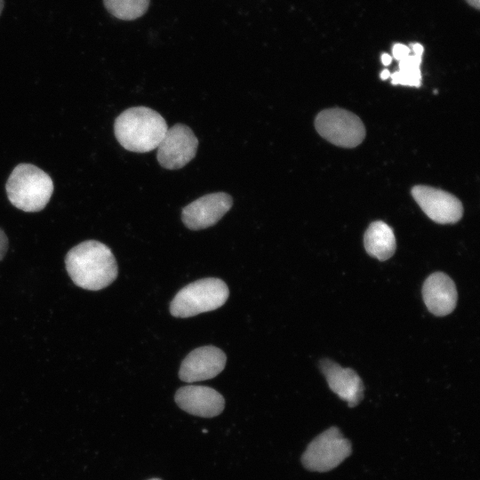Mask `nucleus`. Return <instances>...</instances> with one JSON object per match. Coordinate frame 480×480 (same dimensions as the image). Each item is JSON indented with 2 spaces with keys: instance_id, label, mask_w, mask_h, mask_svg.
Listing matches in <instances>:
<instances>
[{
  "instance_id": "b1692460",
  "label": "nucleus",
  "mask_w": 480,
  "mask_h": 480,
  "mask_svg": "<svg viewBox=\"0 0 480 480\" xmlns=\"http://www.w3.org/2000/svg\"><path fill=\"white\" fill-rule=\"evenodd\" d=\"M148 480H161L159 478H151V479H148Z\"/></svg>"
},
{
  "instance_id": "0eeeda50",
  "label": "nucleus",
  "mask_w": 480,
  "mask_h": 480,
  "mask_svg": "<svg viewBox=\"0 0 480 480\" xmlns=\"http://www.w3.org/2000/svg\"><path fill=\"white\" fill-rule=\"evenodd\" d=\"M198 140L193 131L183 124L167 129L157 148L159 164L168 170L184 167L196 156Z\"/></svg>"
},
{
  "instance_id": "1a4fd4ad",
  "label": "nucleus",
  "mask_w": 480,
  "mask_h": 480,
  "mask_svg": "<svg viewBox=\"0 0 480 480\" xmlns=\"http://www.w3.org/2000/svg\"><path fill=\"white\" fill-rule=\"evenodd\" d=\"M233 199L224 192L203 196L183 208L181 218L191 230L204 229L216 224L232 207Z\"/></svg>"
},
{
  "instance_id": "4468645a",
  "label": "nucleus",
  "mask_w": 480,
  "mask_h": 480,
  "mask_svg": "<svg viewBox=\"0 0 480 480\" xmlns=\"http://www.w3.org/2000/svg\"><path fill=\"white\" fill-rule=\"evenodd\" d=\"M364 244L368 254L380 260L389 259L396 251L393 229L380 220L370 224L364 233Z\"/></svg>"
},
{
  "instance_id": "423d86ee",
  "label": "nucleus",
  "mask_w": 480,
  "mask_h": 480,
  "mask_svg": "<svg viewBox=\"0 0 480 480\" xmlns=\"http://www.w3.org/2000/svg\"><path fill=\"white\" fill-rule=\"evenodd\" d=\"M350 454V442L338 428L331 427L309 443L301 462L310 471L326 472L336 468Z\"/></svg>"
},
{
  "instance_id": "f3484780",
  "label": "nucleus",
  "mask_w": 480,
  "mask_h": 480,
  "mask_svg": "<svg viewBox=\"0 0 480 480\" xmlns=\"http://www.w3.org/2000/svg\"><path fill=\"white\" fill-rule=\"evenodd\" d=\"M411 49L403 44H395L392 47L393 57L400 61L411 54Z\"/></svg>"
},
{
  "instance_id": "f8f14e48",
  "label": "nucleus",
  "mask_w": 480,
  "mask_h": 480,
  "mask_svg": "<svg viewBox=\"0 0 480 480\" xmlns=\"http://www.w3.org/2000/svg\"><path fill=\"white\" fill-rule=\"evenodd\" d=\"M319 367L332 391L345 400L349 407L360 403L364 396V385L354 370L343 368L329 359L321 360Z\"/></svg>"
},
{
  "instance_id": "a211bd4d",
  "label": "nucleus",
  "mask_w": 480,
  "mask_h": 480,
  "mask_svg": "<svg viewBox=\"0 0 480 480\" xmlns=\"http://www.w3.org/2000/svg\"><path fill=\"white\" fill-rule=\"evenodd\" d=\"M8 249V238L0 228V261L4 259Z\"/></svg>"
},
{
  "instance_id": "5701e85b",
  "label": "nucleus",
  "mask_w": 480,
  "mask_h": 480,
  "mask_svg": "<svg viewBox=\"0 0 480 480\" xmlns=\"http://www.w3.org/2000/svg\"><path fill=\"white\" fill-rule=\"evenodd\" d=\"M3 8H4V0H0V14L3 11Z\"/></svg>"
},
{
  "instance_id": "9d476101",
  "label": "nucleus",
  "mask_w": 480,
  "mask_h": 480,
  "mask_svg": "<svg viewBox=\"0 0 480 480\" xmlns=\"http://www.w3.org/2000/svg\"><path fill=\"white\" fill-rule=\"evenodd\" d=\"M225 353L214 346H204L191 351L181 363L179 377L188 383L216 377L225 368Z\"/></svg>"
},
{
  "instance_id": "39448f33",
  "label": "nucleus",
  "mask_w": 480,
  "mask_h": 480,
  "mask_svg": "<svg viewBox=\"0 0 480 480\" xmlns=\"http://www.w3.org/2000/svg\"><path fill=\"white\" fill-rule=\"evenodd\" d=\"M315 127L324 139L342 148H355L365 137V128L361 119L340 108L322 110L315 119Z\"/></svg>"
},
{
  "instance_id": "dca6fc26",
  "label": "nucleus",
  "mask_w": 480,
  "mask_h": 480,
  "mask_svg": "<svg viewBox=\"0 0 480 480\" xmlns=\"http://www.w3.org/2000/svg\"><path fill=\"white\" fill-rule=\"evenodd\" d=\"M106 9L116 18L133 20L142 16L150 0H103Z\"/></svg>"
},
{
  "instance_id": "4be33fe9",
  "label": "nucleus",
  "mask_w": 480,
  "mask_h": 480,
  "mask_svg": "<svg viewBox=\"0 0 480 480\" xmlns=\"http://www.w3.org/2000/svg\"><path fill=\"white\" fill-rule=\"evenodd\" d=\"M388 77H390V72H389V70L387 69V68L383 69V70L381 71V73H380V78H381L382 80H386V79H388Z\"/></svg>"
},
{
  "instance_id": "f257e3e1",
  "label": "nucleus",
  "mask_w": 480,
  "mask_h": 480,
  "mask_svg": "<svg viewBox=\"0 0 480 480\" xmlns=\"http://www.w3.org/2000/svg\"><path fill=\"white\" fill-rule=\"evenodd\" d=\"M67 272L73 283L84 290L99 291L117 277V263L111 250L96 240L84 241L65 257Z\"/></svg>"
},
{
  "instance_id": "9b49d317",
  "label": "nucleus",
  "mask_w": 480,
  "mask_h": 480,
  "mask_svg": "<svg viewBox=\"0 0 480 480\" xmlns=\"http://www.w3.org/2000/svg\"><path fill=\"white\" fill-rule=\"evenodd\" d=\"M175 402L183 411L196 416L212 418L224 409V397L215 389L206 386L188 385L179 388Z\"/></svg>"
},
{
  "instance_id": "aec40b11",
  "label": "nucleus",
  "mask_w": 480,
  "mask_h": 480,
  "mask_svg": "<svg viewBox=\"0 0 480 480\" xmlns=\"http://www.w3.org/2000/svg\"><path fill=\"white\" fill-rule=\"evenodd\" d=\"M392 61V57L388 53H382L381 62L384 66H388Z\"/></svg>"
},
{
  "instance_id": "7ed1b4c3",
  "label": "nucleus",
  "mask_w": 480,
  "mask_h": 480,
  "mask_svg": "<svg viewBox=\"0 0 480 480\" xmlns=\"http://www.w3.org/2000/svg\"><path fill=\"white\" fill-rule=\"evenodd\" d=\"M5 189L12 205L24 212H35L46 206L53 192V182L36 165L20 164L10 174Z\"/></svg>"
},
{
  "instance_id": "20e7f679",
  "label": "nucleus",
  "mask_w": 480,
  "mask_h": 480,
  "mask_svg": "<svg viewBox=\"0 0 480 480\" xmlns=\"http://www.w3.org/2000/svg\"><path fill=\"white\" fill-rule=\"evenodd\" d=\"M229 295L228 285L219 278L208 277L181 288L170 305L175 317H190L223 306Z\"/></svg>"
},
{
  "instance_id": "f03ea898",
  "label": "nucleus",
  "mask_w": 480,
  "mask_h": 480,
  "mask_svg": "<svg viewBox=\"0 0 480 480\" xmlns=\"http://www.w3.org/2000/svg\"><path fill=\"white\" fill-rule=\"evenodd\" d=\"M167 129V124L159 113L142 106L124 110L114 124L115 136L120 145L138 153L156 148Z\"/></svg>"
},
{
  "instance_id": "6e6552de",
  "label": "nucleus",
  "mask_w": 480,
  "mask_h": 480,
  "mask_svg": "<svg viewBox=\"0 0 480 480\" xmlns=\"http://www.w3.org/2000/svg\"><path fill=\"white\" fill-rule=\"evenodd\" d=\"M412 196L426 215L437 223L452 224L462 217L460 201L446 191L418 185L412 188Z\"/></svg>"
},
{
  "instance_id": "2eb2a0df",
  "label": "nucleus",
  "mask_w": 480,
  "mask_h": 480,
  "mask_svg": "<svg viewBox=\"0 0 480 480\" xmlns=\"http://www.w3.org/2000/svg\"><path fill=\"white\" fill-rule=\"evenodd\" d=\"M422 57L410 54L398 61L399 69L390 74L393 84H402L419 87L421 84L420 63Z\"/></svg>"
},
{
  "instance_id": "ddd939ff",
  "label": "nucleus",
  "mask_w": 480,
  "mask_h": 480,
  "mask_svg": "<svg viewBox=\"0 0 480 480\" xmlns=\"http://www.w3.org/2000/svg\"><path fill=\"white\" fill-rule=\"evenodd\" d=\"M422 296L428 311L438 316L452 312L458 299L454 282L442 272L433 273L425 280Z\"/></svg>"
},
{
  "instance_id": "6ab92c4d",
  "label": "nucleus",
  "mask_w": 480,
  "mask_h": 480,
  "mask_svg": "<svg viewBox=\"0 0 480 480\" xmlns=\"http://www.w3.org/2000/svg\"><path fill=\"white\" fill-rule=\"evenodd\" d=\"M411 51L413 54L421 56L423 55L424 47L419 43L411 44Z\"/></svg>"
},
{
  "instance_id": "412c9836",
  "label": "nucleus",
  "mask_w": 480,
  "mask_h": 480,
  "mask_svg": "<svg viewBox=\"0 0 480 480\" xmlns=\"http://www.w3.org/2000/svg\"><path fill=\"white\" fill-rule=\"evenodd\" d=\"M470 6L476 8V10L480 7V0H465Z\"/></svg>"
}]
</instances>
